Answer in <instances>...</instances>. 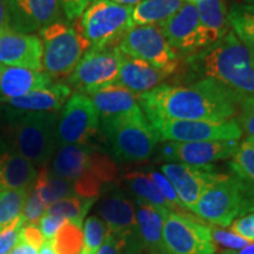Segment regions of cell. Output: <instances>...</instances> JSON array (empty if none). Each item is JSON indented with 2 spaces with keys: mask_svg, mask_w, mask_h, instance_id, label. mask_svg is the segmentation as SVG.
I'll use <instances>...</instances> for the list:
<instances>
[{
  "mask_svg": "<svg viewBox=\"0 0 254 254\" xmlns=\"http://www.w3.org/2000/svg\"><path fill=\"white\" fill-rule=\"evenodd\" d=\"M185 2L186 0H144L132 9V25H160L179 11Z\"/></svg>",
  "mask_w": 254,
  "mask_h": 254,
  "instance_id": "cell-27",
  "label": "cell"
},
{
  "mask_svg": "<svg viewBox=\"0 0 254 254\" xmlns=\"http://www.w3.org/2000/svg\"><path fill=\"white\" fill-rule=\"evenodd\" d=\"M44 46L39 37L11 28L0 31V64L43 72Z\"/></svg>",
  "mask_w": 254,
  "mask_h": 254,
  "instance_id": "cell-18",
  "label": "cell"
},
{
  "mask_svg": "<svg viewBox=\"0 0 254 254\" xmlns=\"http://www.w3.org/2000/svg\"><path fill=\"white\" fill-rule=\"evenodd\" d=\"M150 174L155 185L158 186L159 190L161 192V194L164 195V198L170 202L171 206L173 207V212H178V213H186L187 209L184 207L182 201L178 198L177 192L174 190L173 186L171 185V183L168 182V179L164 176L161 172H158L155 170H150L147 172Z\"/></svg>",
  "mask_w": 254,
  "mask_h": 254,
  "instance_id": "cell-36",
  "label": "cell"
},
{
  "mask_svg": "<svg viewBox=\"0 0 254 254\" xmlns=\"http://www.w3.org/2000/svg\"><path fill=\"white\" fill-rule=\"evenodd\" d=\"M138 101L148 122L151 120H206L227 122L237 118L240 104L219 82L200 78L186 85L163 84Z\"/></svg>",
  "mask_w": 254,
  "mask_h": 254,
  "instance_id": "cell-1",
  "label": "cell"
},
{
  "mask_svg": "<svg viewBox=\"0 0 254 254\" xmlns=\"http://www.w3.org/2000/svg\"><path fill=\"white\" fill-rule=\"evenodd\" d=\"M52 80L45 72L0 64V103L49 87L53 84Z\"/></svg>",
  "mask_w": 254,
  "mask_h": 254,
  "instance_id": "cell-22",
  "label": "cell"
},
{
  "mask_svg": "<svg viewBox=\"0 0 254 254\" xmlns=\"http://www.w3.org/2000/svg\"><path fill=\"white\" fill-rule=\"evenodd\" d=\"M46 211L47 206L41 201L37 190L33 187L28 194L26 204H25L23 213H21L25 220V225H37L43 218V215L46 213Z\"/></svg>",
  "mask_w": 254,
  "mask_h": 254,
  "instance_id": "cell-37",
  "label": "cell"
},
{
  "mask_svg": "<svg viewBox=\"0 0 254 254\" xmlns=\"http://www.w3.org/2000/svg\"><path fill=\"white\" fill-rule=\"evenodd\" d=\"M141 249L133 246L124 238L107 234L106 239L95 254H139Z\"/></svg>",
  "mask_w": 254,
  "mask_h": 254,
  "instance_id": "cell-38",
  "label": "cell"
},
{
  "mask_svg": "<svg viewBox=\"0 0 254 254\" xmlns=\"http://www.w3.org/2000/svg\"><path fill=\"white\" fill-rule=\"evenodd\" d=\"M95 200L97 199L80 198V196L65 198L50 205L46 213L59 215V217L65 218L67 221L75 224L77 226L82 227L85 215L90 211V208L95 202Z\"/></svg>",
  "mask_w": 254,
  "mask_h": 254,
  "instance_id": "cell-30",
  "label": "cell"
},
{
  "mask_svg": "<svg viewBox=\"0 0 254 254\" xmlns=\"http://www.w3.org/2000/svg\"><path fill=\"white\" fill-rule=\"evenodd\" d=\"M165 254H214L209 225L196 215L168 211L164 218Z\"/></svg>",
  "mask_w": 254,
  "mask_h": 254,
  "instance_id": "cell-10",
  "label": "cell"
},
{
  "mask_svg": "<svg viewBox=\"0 0 254 254\" xmlns=\"http://www.w3.org/2000/svg\"><path fill=\"white\" fill-rule=\"evenodd\" d=\"M187 2H193V4H196V2L199 1V0H186Z\"/></svg>",
  "mask_w": 254,
  "mask_h": 254,
  "instance_id": "cell-52",
  "label": "cell"
},
{
  "mask_svg": "<svg viewBox=\"0 0 254 254\" xmlns=\"http://www.w3.org/2000/svg\"><path fill=\"white\" fill-rule=\"evenodd\" d=\"M100 131L111 158L119 163H141L153 154L159 138L142 110L100 119Z\"/></svg>",
  "mask_w": 254,
  "mask_h": 254,
  "instance_id": "cell-5",
  "label": "cell"
},
{
  "mask_svg": "<svg viewBox=\"0 0 254 254\" xmlns=\"http://www.w3.org/2000/svg\"><path fill=\"white\" fill-rule=\"evenodd\" d=\"M132 9L110 0H97L78 19L77 30L90 44V50L117 47L133 27Z\"/></svg>",
  "mask_w": 254,
  "mask_h": 254,
  "instance_id": "cell-7",
  "label": "cell"
},
{
  "mask_svg": "<svg viewBox=\"0 0 254 254\" xmlns=\"http://www.w3.org/2000/svg\"><path fill=\"white\" fill-rule=\"evenodd\" d=\"M51 174L69 180L75 195L97 199L116 180L118 167L111 155L91 145H64L53 155Z\"/></svg>",
  "mask_w": 254,
  "mask_h": 254,
  "instance_id": "cell-3",
  "label": "cell"
},
{
  "mask_svg": "<svg viewBox=\"0 0 254 254\" xmlns=\"http://www.w3.org/2000/svg\"><path fill=\"white\" fill-rule=\"evenodd\" d=\"M117 47L123 55L142 60L173 74L182 64L179 53L168 44L159 25L133 26Z\"/></svg>",
  "mask_w": 254,
  "mask_h": 254,
  "instance_id": "cell-9",
  "label": "cell"
},
{
  "mask_svg": "<svg viewBox=\"0 0 254 254\" xmlns=\"http://www.w3.org/2000/svg\"><path fill=\"white\" fill-rule=\"evenodd\" d=\"M186 63L195 74L222 85L237 98L241 109L254 105V56L233 31L207 49L187 57Z\"/></svg>",
  "mask_w": 254,
  "mask_h": 254,
  "instance_id": "cell-2",
  "label": "cell"
},
{
  "mask_svg": "<svg viewBox=\"0 0 254 254\" xmlns=\"http://www.w3.org/2000/svg\"><path fill=\"white\" fill-rule=\"evenodd\" d=\"M67 221L65 218L59 217V215H53L45 213L43 215V218L39 220V230L43 234V237L45 238V240H52L57 232L59 231V228L63 226L65 222Z\"/></svg>",
  "mask_w": 254,
  "mask_h": 254,
  "instance_id": "cell-43",
  "label": "cell"
},
{
  "mask_svg": "<svg viewBox=\"0 0 254 254\" xmlns=\"http://www.w3.org/2000/svg\"><path fill=\"white\" fill-rule=\"evenodd\" d=\"M5 120L4 134L9 148L34 166H46L57 152L56 112L19 113L0 107Z\"/></svg>",
  "mask_w": 254,
  "mask_h": 254,
  "instance_id": "cell-4",
  "label": "cell"
},
{
  "mask_svg": "<svg viewBox=\"0 0 254 254\" xmlns=\"http://www.w3.org/2000/svg\"><path fill=\"white\" fill-rule=\"evenodd\" d=\"M93 103L100 119L141 110L138 95L117 84H111L86 94Z\"/></svg>",
  "mask_w": 254,
  "mask_h": 254,
  "instance_id": "cell-24",
  "label": "cell"
},
{
  "mask_svg": "<svg viewBox=\"0 0 254 254\" xmlns=\"http://www.w3.org/2000/svg\"><path fill=\"white\" fill-rule=\"evenodd\" d=\"M46 184L50 190L51 195H52L53 202L65 198L77 196L74 192V185H73L72 182L63 179V178L55 177L53 174H51L50 170H47Z\"/></svg>",
  "mask_w": 254,
  "mask_h": 254,
  "instance_id": "cell-39",
  "label": "cell"
},
{
  "mask_svg": "<svg viewBox=\"0 0 254 254\" xmlns=\"http://www.w3.org/2000/svg\"><path fill=\"white\" fill-rule=\"evenodd\" d=\"M19 238H21L24 241H26L27 244H30L31 246H33L37 250H39L43 246L44 241H45V238L43 237L37 225H25L21 228L20 233H19Z\"/></svg>",
  "mask_w": 254,
  "mask_h": 254,
  "instance_id": "cell-44",
  "label": "cell"
},
{
  "mask_svg": "<svg viewBox=\"0 0 254 254\" xmlns=\"http://www.w3.org/2000/svg\"><path fill=\"white\" fill-rule=\"evenodd\" d=\"M228 25L241 43L254 56V7L249 4H233L227 14Z\"/></svg>",
  "mask_w": 254,
  "mask_h": 254,
  "instance_id": "cell-29",
  "label": "cell"
},
{
  "mask_svg": "<svg viewBox=\"0 0 254 254\" xmlns=\"http://www.w3.org/2000/svg\"><path fill=\"white\" fill-rule=\"evenodd\" d=\"M98 213L106 224L109 234L124 238L138 249H144L135 217V205L119 190H111L100 199Z\"/></svg>",
  "mask_w": 254,
  "mask_h": 254,
  "instance_id": "cell-15",
  "label": "cell"
},
{
  "mask_svg": "<svg viewBox=\"0 0 254 254\" xmlns=\"http://www.w3.org/2000/svg\"><path fill=\"white\" fill-rule=\"evenodd\" d=\"M9 28L19 33L40 32L62 18L60 0H5Z\"/></svg>",
  "mask_w": 254,
  "mask_h": 254,
  "instance_id": "cell-17",
  "label": "cell"
},
{
  "mask_svg": "<svg viewBox=\"0 0 254 254\" xmlns=\"http://www.w3.org/2000/svg\"><path fill=\"white\" fill-rule=\"evenodd\" d=\"M124 55L118 47L106 50H88L79 60L65 84L80 93L114 84L118 78Z\"/></svg>",
  "mask_w": 254,
  "mask_h": 254,
  "instance_id": "cell-13",
  "label": "cell"
},
{
  "mask_svg": "<svg viewBox=\"0 0 254 254\" xmlns=\"http://www.w3.org/2000/svg\"><path fill=\"white\" fill-rule=\"evenodd\" d=\"M31 190H0V231L23 213Z\"/></svg>",
  "mask_w": 254,
  "mask_h": 254,
  "instance_id": "cell-31",
  "label": "cell"
},
{
  "mask_svg": "<svg viewBox=\"0 0 254 254\" xmlns=\"http://www.w3.org/2000/svg\"><path fill=\"white\" fill-rule=\"evenodd\" d=\"M209 230H211V237L213 240L214 245L225 247V250H240L249 245L251 241L244 239L230 230H225V228L215 226V225H209Z\"/></svg>",
  "mask_w": 254,
  "mask_h": 254,
  "instance_id": "cell-35",
  "label": "cell"
},
{
  "mask_svg": "<svg viewBox=\"0 0 254 254\" xmlns=\"http://www.w3.org/2000/svg\"><path fill=\"white\" fill-rule=\"evenodd\" d=\"M37 176L34 165L9 147L0 155V190H32Z\"/></svg>",
  "mask_w": 254,
  "mask_h": 254,
  "instance_id": "cell-25",
  "label": "cell"
},
{
  "mask_svg": "<svg viewBox=\"0 0 254 254\" xmlns=\"http://www.w3.org/2000/svg\"><path fill=\"white\" fill-rule=\"evenodd\" d=\"M25 226L23 215H19L14 221H12L7 227L0 231V254H8L17 244L19 233Z\"/></svg>",
  "mask_w": 254,
  "mask_h": 254,
  "instance_id": "cell-40",
  "label": "cell"
},
{
  "mask_svg": "<svg viewBox=\"0 0 254 254\" xmlns=\"http://www.w3.org/2000/svg\"><path fill=\"white\" fill-rule=\"evenodd\" d=\"M160 170L173 186L184 207L190 212L194 211L202 192L221 176L213 165L193 166L187 164L168 163L161 165Z\"/></svg>",
  "mask_w": 254,
  "mask_h": 254,
  "instance_id": "cell-14",
  "label": "cell"
},
{
  "mask_svg": "<svg viewBox=\"0 0 254 254\" xmlns=\"http://www.w3.org/2000/svg\"><path fill=\"white\" fill-rule=\"evenodd\" d=\"M231 158L232 173L254 186V138L247 136Z\"/></svg>",
  "mask_w": 254,
  "mask_h": 254,
  "instance_id": "cell-33",
  "label": "cell"
},
{
  "mask_svg": "<svg viewBox=\"0 0 254 254\" xmlns=\"http://www.w3.org/2000/svg\"><path fill=\"white\" fill-rule=\"evenodd\" d=\"M110 1L117 2V4H120L124 6H129V7H134L135 5H138L139 2L144 1V0H110Z\"/></svg>",
  "mask_w": 254,
  "mask_h": 254,
  "instance_id": "cell-50",
  "label": "cell"
},
{
  "mask_svg": "<svg viewBox=\"0 0 254 254\" xmlns=\"http://www.w3.org/2000/svg\"><path fill=\"white\" fill-rule=\"evenodd\" d=\"M84 246L80 254H95L106 239L109 230L99 217L91 215L84 224Z\"/></svg>",
  "mask_w": 254,
  "mask_h": 254,
  "instance_id": "cell-34",
  "label": "cell"
},
{
  "mask_svg": "<svg viewBox=\"0 0 254 254\" xmlns=\"http://www.w3.org/2000/svg\"><path fill=\"white\" fill-rule=\"evenodd\" d=\"M239 140H213L195 142L167 141L161 148L165 160L171 163L205 166L231 158L239 147Z\"/></svg>",
  "mask_w": 254,
  "mask_h": 254,
  "instance_id": "cell-16",
  "label": "cell"
},
{
  "mask_svg": "<svg viewBox=\"0 0 254 254\" xmlns=\"http://www.w3.org/2000/svg\"><path fill=\"white\" fill-rule=\"evenodd\" d=\"M38 250L24 241L21 238H18L17 244H15L13 249H12L9 254H38Z\"/></svg>",
  "mask_w": 254,
  "mask_h": 254,
  "instance_id": "cell-46",
  "label": "cell"
},
{
  "mask_svg": "<svg viewBox=\"0 0 254 254\" xmlns=\"http://www.w3.org/2000/svg\"><path fill=\"white\" fill-rule=\"evenodd\" d=\"M97 0H60L62 11L68 21H75L81 17L85 9Z\"/></svg>",
  "mask_w": 254,
  "mask_h": 254,
  "instance_id": "cell-41",
  "label": "cell"
},
{
  "mask_svg": "<svg viewBox=\"0 0 254 254\" xmlns=\"http://www.w3.org/2000/svg\"><path fill=\"white\" fill-rule=\"evenodd\" d=\"M173 73L154 67L142 60L124 55L118 78L114 84L127 88L134 94H141L160 86Z\"/></svg>",
  "mask_w": 254,
  "mask_h": 254,
  "instance_id": "cell-20",
  "label": "cell"
},
{
  "mask_svg": "<svg viewBox=\"0 0 254 254\" xmlns=\"http://www.w3.org/2000/svg\"><path fill=\"white\" fill-rule=\"evenodd\" d=\"M222 254H254V241H251L249 245L240 250H224L221 252Z\"/></svg>",
  "mask_w": 254,
  "mask_h": 254,
  "instance_id": "cell-48",
  "label": "cell"
},
{
  "mask_svg": "<svg viewBox=\"0 0 254 254\" xmlns=\"http://www.w3.org/2000/svg\"><path fill=\"white\" fill-rule=\"evenodd\" d=\"M43 41V68L57 80H66L79 60L91 49L88 41L77 27L62 19L44 27L40 32Z\"/></svg>",
  "mask_w": 254,
  "mask_h": 254,
  "instance_id": "cell-8",
  "label": "cell"
},
{
  "mask_svg": "<svg viewBox=\"0 0 254 254\" xmlns=\"http://www.w3.org/2000/svg\"><path fill=\"white\" fill-rule=\"evenodd\" d=\"M238 123L247 135L254 138V105L243 107L238 116Z\"/></svg>",
  "mask_w": 254,
  "mask_h": 254,
  "instance_id": "cell-45",
  "label": "cell"
},
{
  "mask_svg": "<svg viewBox=\"0 0 254 254\" xmlns=\"http://www.w3.org/2000/svg\"><path fill=\"white\" fill-rule=\"evenodd\" d=\"M163 212L147 202L135 199V217L142 247L152 254H165L163 245L164 218Z\"/></svg>",
  "mask_w": 254,
  "mask_h": 254,
  "instance_id": "cell-26",
  "label": "cell"
},
{
  "mask_svg": "<svg viewBox=\"0 0 254 254\" xmlns=\"http://www.w3.org/2000/svg\"><path fill=\"white\" fill-rule=\"evenodd\" d=\"M253 212L252 184L233 173H221L200 195L193 213L208 224L225 228L236 219Z\"/></svg>",
  "mask_w": 254,
  "mask_h": 254,
  "instance_id": "cell-6",
  "label": "cell"
},
{
  "mask_svg": "<svg viewBox=\"0 0 254 254\" xmlns=\"http://www.w3.org/2000/svg\"><path fill=\"white\" fill-rule=\"evenodd\" d=\"M38 254H57L53 250L52 244H51V240H45L44 241L43 246L40 247V251Z\"/></svg>",
  "mask_w": 254,
  "mask_h": 254,
  "instance_id": "cell-49",
  "label": "cell"
},
{
  "mask_svg": "<svg viewBox=\"0 0 254 254\" xmlns=\"http://www.w3.org/2000/svg\"><path fill=\"white\" fill-rule=\"evenodd\" d=\"M5 28H9L7 6H6L5 0H0V31Z\"/></svg>",
  "mask_w": 254,
  "mask_h": 254,
  "instance_id": "cell-47",
  "label": "cell"
},
{
  "mask_svg": "<svg viewBox=\"0 0 254 254\" xmlns=\"http://www.w3.org/2000/svg\"><path fill=\"white\" fill-rule=\"evenodd\" d=\"M246 1H247V4H249V5H252L253 7H254V0H246Z\"/></svg>",
  "mask_w": 254,
  "mask_h": 254,
  "instance_id": "cell-51",
  "label": "cell"
},
{
  "mask_svg": "<svg viewBox=\"0 0 254 254\" xmlns=\"http://www.w3.org/2000/svg\"><path fill=\"white\" fill-rule=\"evenodd\" d=\"M230 231L249 241H254V212L240 217L231 224Z\"/></svg>",
  "mask_w": 254,
  "mask_h": 254,
  "instance_id": "cell-42",
  "label": "cell"
},
{
  "mask_svg": "<svg viewBox=\"0 0 254 254\" xmlns=\"http://www.w3.org/2000/svg\"><path fill=\"white\" fill-rule=\"evenodd\" d=\"M72 90L65 82H56L51 86L31 92L23 97L8 99L4 103L7 110L19 113L27 112H56L68 100Z\"/></svg>",
  "mask_w": 254,
  "mask_h": 254,
  "instance_id": "cell-21",
  "label": "cell"
},
{
  "mask_svg": "<svg viewBox=\"0 0 254 254\" xmlns=\"http://www.w3.org/2000/svg\"><path fill=\"white\" fill-rule=\"evenodd\" d=\"M159 141L195 142L213 140H240L244 132L237 120H151Z\"/></svg>",
  "mask_w": 254,
  "mask_h": 254,
  "instance_id": "cell-12",
  "label": "cell"
},
{
  "mask_svg": "<svg viewBox=\"0 0 254 254\" xmlns=\"http://www.w3.org/2000/svg\"><path fill=\"white\" fill-rule=\"evenodd\" d=\"M159 26L168 44L179 55L190 57L200 52L199 15L195 4L186 1L179 11Z\"/></svg>",
  "mask_w": 254,
  "mask_h": 254,
  "instance_id": "cell-19",
  "label": "cell"
},
{
  "mask_svg": "<svg viewBox=\"0 0 254 254\" xmlns=\"http://www.w3.org/2000/svg\"><path fill=\"white\" fill-rule=\"evenodd\" d=\"M124 184L131 193L135 196V199L147 202L160 211H172L173 207L170 202L164 198L158 186L155 185L150 174L144 171H131V172L124 174Z\"/></svg>",
  "mask_w": 254,
  "mask_h": 254,
  "instance_id": "cell-28",
  "label": "cell"
},
{
  "mask_svg": "<svg viewBox=\"0 0 254 254\" xmlns=\"http://www.w3.org/2000/svg\"><path fill=\"white\" fill-rule=\"evenodd\" d=\"M57 254H80L84 246V233L81 227L66 221L51 240Z\"/></svg>",
  "mask_w": 254,
  "mask_h": 254,
  "instance_id": "cell-32",
  "label": "cell"
},
{
  "mask_svg": "<svg viewBox=\"0 0 254 254\" xmlns=\"http://www.w3.org/2000/svg\"><path fill=\"white\" fill-rule=\"evenodd\" d=\"M100 129V117L86 94L75 92L58 116L57 142L64 145H91Z\"/></svg>",
  "mask_w": 254,
  "mask_h": 254,
  "instance_id": "cell-11",
  "label": "cell"
},
{
  "mask_svg": "<svg viewBox=\"0 0 254 254\" xmlns=\"http://www.w3.org/2000/svg\"><path fill=\"white\" fill-rule=\"evenodd\" d=\"M199 15L200 51L207 49L230 31L225 0H199L195 4Z\"/></svg>",
  "mask_w": 254,
  "mask_h": 254,
  "instance_id": "cell-23",
  "label": "cell"
}]
</instances>
